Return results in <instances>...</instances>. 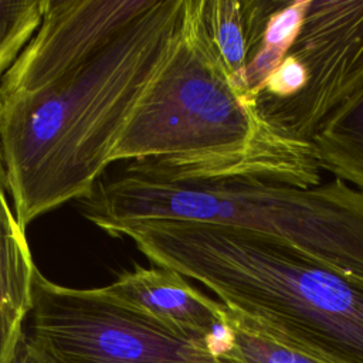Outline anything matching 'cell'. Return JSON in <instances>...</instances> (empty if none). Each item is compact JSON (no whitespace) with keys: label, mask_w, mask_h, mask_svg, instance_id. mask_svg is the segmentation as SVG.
Instances as JSON below:
<instances>
[{"label":"cell","mask_w":363,"mask_h":363,"mask_svg":"<svg viewBox=\"0 0 363 363\" xmlns=\"http://www.w3.org/2000/svg\"><path fill=\"white\" fill-rule=\"evenodd\" d=\"M184 0H48L0 81V163L26 228L91 194L166 62Z\"/></svg>","instance_id":"6da1fadb"},{"label":"cell","mask_w":363,"mask_h":363,"mask_svg":"<svg viewBox=\"0 0 363 363\" xmlns=\"http://www.w3.org/2000/svg\"><path fill=\"white\" fill-rule=\"evenodd\" d=\"M79 210L112 237L149 220L241 228L363 281V191L336 177L295 187L211 174L180 156L133 160L101 177Z\"/></svg>","instance_id":"7a4b0ae2"},{"label":"cell","mask_w":363,"mask_h":363,"mask_svg":"<svg viewBox=\"0 0 363 363\" xmlns=\"http://www.w3.org/2000/svg\"><path fill=\"white\" fill-rule=\"evenodd\" d=\"M153 265L193 278L227 308L343 363H363V281L252 231L149 220L122 228Z\"/></svg>","instance_id":"3957f363"},{"label":"cell","mask_w":363,"mask_h":363,"mask_svg":"<svg viewBox=\"0 0 363 363\" xmlns=\"http://www.w3.org/2000/svg\"><path fill=\"white\" fill-rule=\"evenodd\" d=\"M169 156L233 162L269 183H322L312 146L267 122L233 82L207 35L203 0H184L174 45L111 163Z\"/></svg>","instance_id":"277c9868"},{"label":"cell","mask_w":363,"mask_h":363,"mask_svg":"<svg viewBox=\"0 0 363 363\" xmlns=\"http://www.w3.org/2000/svg\"><path fill=\"white\" fill-rule=\"evenodd\" d=\"M288 54L305 69L303 86L258 96V112L311 145L322 172L363 191V0H311Z\"/></svg>","instance_id":"5b68a950"},{"label":"cell","mask_w":363,"mask_h":363,"mask_svg":"<svg viewBox=\"0 0 363 363\" xmlns=\"http://www.w3.org/2000/svg\"><path fill=\"white\" fill-rule=\"evenodd\" d=\"M30 339L54 363H224L216 346L186 337L106 288L58 285L38 269Z\"/></svg>","instance_id":"8992f818"},{"label":"cell","mask_w":363,"mask_h":363,"mask_svg":"<svg viewBox=\"0 0 363 363\" xmlns=\"http://www.w3.org/2000/svg\"><path fill=\"white\" fill-rule=\"evenodd\" d=\"M105 288L172 330L210 343L221 352L224 303L191 286L182 274L157 265H135Z\"/></svg>","instance_id":"52a82bcc"},{"label":"cell","mask_w":363,"mask_h":363,"mask_svg":"<svg viewBox=\"0 0 363 363\" xmlns=\"http://www.w3.org/2000/svg\"><path fill=\"white\" fill-rule=\"evenodd\" d=\"M311 0H250L244 1L248 62L245 84L255 98L291 51L302 28Z\"/></svg>","instance_id":"ba28073f"},{"label":"cell","mask_w":363,"mask_h":363,"mask_svg":"<svg viewBox=\"0 0 363 363\" xmlns=\"http://www.w3.org/2000/svg\"><path fill=\"white\" fill-rule=\"evenodd\" d=\"M220 357L224 363H343L302 340L227 306Z\"/></svg>","instance_id":"9c48e42d"},{"label":"cell","mask_w":363,"mask_h":363,"mask_svg":"<svg viewBox=\"0 0 363 363\" xmlns=\"http://www.w3.org/2000/svg\"><path fill=\"white\" fill-rule=\"evenodd\" d=\"M35 272L26 228L0 184V306L21 322L33 308Z\"/></svg>","instance_id":"30bf717a"},{"label":"cell","mask_w":363,"mask_h":363,"mask_svg":"<svg viewBox=\"0 0 363 363\" xmlns=\"http://www.w3.org/2000/svg\"><path fill=\"white\" fill-rule=\"evenodd\" d=\"M203 18L210 43L233 82L252 99L245 84L248 37L244 1L203 0Z\"/></svg>","instance_id":"8fae6325"},{"label":"cell","mask_w":363,"mask_h":363,"mask_svg":"<svg viewBox=\"0 0 363 363\" xmlns=\"http://www.w3.org/2000/svg\"><path fill=\"white\" fill-rule=\"evenodd\" d=\"M48 0H0V81L41 26Z\"/></svg>","instance_id":"7c38bea8"},{"label":"cell","mask_w":363,"mask_h":363,"mask_svg":"<svg viewBox=\"0 0 363 363\" xmlns=\"http://www.w3.org/2000/svg\"><path fill=\"white\" fill-rule=\"evenodd\" d=\"M23 335V322L0 306V363H13Z\"/></svg>","instance_id":"4fadbf2b"},{"label":"cell","mask_w":363,"mask_h":363,"mask_svg":"<svg viewBox=\"0 0 363 363\" xmlns=\"http://www.w3.org/2000/svg\"><path fill=\"white\" fill-rule=\"evenodd\" d=\"M13 363H54L31 339L23 335L14 356Z\"/></svg>","instance_id":"5bb4252c"},{"label":"cell","mask_w":363,"mask_h":363,"mask_svg":"<svg viewBox=\"0 0 363 363\" xmlns=\"http://www.w3.org/2000/svg\"><path fill=\"white\" fill-rule=\"evenodd\" d=\"M0 170H1V169H0ZM1 173H3V170H1Z\"/></svg>","instance_id":"9a60e30c"}]
</instances>
